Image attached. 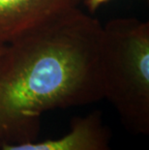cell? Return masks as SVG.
Masks as SVG:
<instances>
[{
    "label": "cell",
    "instance_id": "1",
    "mask_svg": "<svg viewBox=\"0 0 149 150\" xmlns=\"http://www.w3.org/2000/svg\"><path fill=\"white\" fill-rule=\"evenodd\" d=\"M103 25L77 8L0 53V148L34 142L47 111L104 99Z\"/></svg>",
    "mask_w": 149,
    "mask_h": 150
},
{
    "label": "cell",
    "instance_id": "2",
    "mask_svg": "<svg viewBox=\"0 0 149 150\" xmlns=\"http://www.w3.org/2000/svg\"><path fill=\"white\" fill-rule=\"evenodd\" d=\"M104 99L133 135L149 134V23L119 18L103 26L100 53Z\"/></svg>",
    "mask_w": 149,
    "mask_h": 150
},
{
    "label": "cell",
    "instance_id": "3",
    "mask_svg": "<svg viewBox=\"0 0 149 150\" xmlns=\"http://www.w3.org/2000/svg\"><path fill=\"white\" fill-rule=\"evenodd\" d=\"M83 0H0V45H7L72 12Z\"/></svg>",
    "mask_w": 149,
    "mask_h": 150
},
{
    "label": "cell",
    "instance_id": "4",
    "mask_svg": "<svg viewBox=\"0 0 149 150\" xmlns=\"http://www.w3.org/2000/svg\"><path fill=\"white\" fill-rule=\"evenodd\" d=\"M112 131L104 123L101 110L74 117L69 133L62 138L3 145L0 150H113Z\"/></svg>",
    "mask_w": 149,
    "mask_h": 150
},
{
    "label": "cell",
    "instance_id": "5",
    "mask_svg": "<svg viewBox=\"0 0 149 150\" xmlns=\"http://www.w3.org/2000/svg\"><path fill=\"white\" fill-rule=\"evenodd\" d=\"M109 1V0H83L85 6L87 7L88 11L90 13L96 12L100 8L101 5H103Z\"/></svg>",
    "mask_w": 149,
    "mask_h": 150
},
{
    "label": "cell",
    "instance_id": "6",
    "mask_svg": "<svg viewBox=\"0 0 149 150\" xmlns=\"http://www.w3.org/2000/svg\"><path fill=\"white\" fill-rule=\"evenodd\" d=\"M5 47V45H0V53L3 52V50H4Z\"/></svg>",
    "mask_w": 149,
    "mask_h": 150
}]
</instances>
